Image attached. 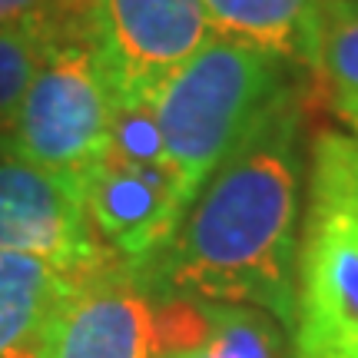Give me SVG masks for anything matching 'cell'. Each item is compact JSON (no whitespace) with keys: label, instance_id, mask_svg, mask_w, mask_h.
I'll use <instances>...</instances> for the list:
<instances>
[{"label":"cell","instance_id":"9c48e42d","mask_svg":"<svg viewBox=\"0 0 358 358\" xmlns=\"http://www.w3.org/2000/svg\"><path fill=\"white\" fill-rule=\"evenodd\" d=\"M159 358H282V342L259 308L173 295L163 302Z\"/></svg>","mask_w":358,"mask_h":358},{"label":"cell","instance_id":"3957f363","mask_svg":"<svg viewBox=\"0 0 358 358\" xmlns=\"http://www.w3.org/2000/svg\"><path fill=\"white\" fill-rule=\"evenodd\" d=\"M282 90L279 60L216 37L156 90V120L186 213Z\"/></svg>","mask_w":358,"mask_h":358},{"label":"cell","instance_id":"7a4b0ae2","mask_svg":"<svg viewBox=\"0 0 358 358\" xmlns=\"http://www.w3.org/2000/svg\"><path fill=\"white\" fill-rule=\"evenodd\" d=\"M289 332L295 358H358V140L335 129L312 143Z\"/></svg>","mask_w":358,"mask_h":358},{"label":"cell","instance_id":"8fae6325","mask_svg":"<svg viewBox=\"0 0 358 358\" xmlns=\"http://www.w3.org/2000/svg\"><path fill=\"white\" fill-rule=\"evenodd\" d=\"M73 279L43 259L0 252V358H47Z\"/></svg>","mask_w":358,"mask_h":358},{"label":"cell","instance_id":"9a60e30c","mask_svg":"<svg viewBox=\"0 0 358 358\" xmlns=\"http://www.w3.org/2000/svg\"><path fill=\"white\" fill-rule=\"evenodd\" d=\"M40 3H43V0H0V24H10V20H20V17L37 13Z\"/></svg>","mask_w":358,"mask_h":358},{"label":"cell","instance_id":"ba28073f","mask_svg":"<svg viewBox=\"0 0 358 358\" xmlns=\"http://www.w3.org/2000/svg\"><path fill=\"white\" fill-rule=\"evenodd\" d=\"M83 199L96 236L136 266L153 259L186 219L173 173L129 163L110 150L87 179Z\"/></svg>","mask_w":358,"mask_h":358},{"label":"cell","instance_id":"4fadbf2b","mask_svg":"<svg viewBox=\"0 0 358 358\" xmlns=\"http://www.w3.org/2000/svg\"><path fill=\"white\" fill-rule=\"evenodd\" d=\"M319 73L335 90V103H358V0H325Z\"/></svg>","mask_w":358,"mask_h":358},{"label":"cell","instance_id":"277c9868","mask_svg":"<svg viewBox=\"0 0 358 358\" xmlns=\"http://www.w3.org/2000/svg\"><path fill=\"white\" fill-rule=\"evenodd\" d=\"M113 129V93L90 43L60 40L37 70L10 143L30 163L73 182L80 192L103 163Z\"/></svg>","mask_w":358,"mask_h":358},{"label":"cell","instance_id":"5b68a950","mask_svg":"<svg viewBox=\"0 0 358 358\" xmlns=\"http://www.w3.org/2000/svg\"><path fill=\"white\" fill-rule=\"evenodd\" d=\"M213 40L203 0H93L87 43L113 103L153 100Z\"/></svg>","mask_w":358,"mask_h":358},{"label":"cell","instance_id":"5bb4252c","mask_svg":"<svg viewBox=\"0 0 358 358\" xmlns=\"http://www.w3.org/2000/svg\"><path fill=\"white\" fill-rule=\"evenodd\" d=\"M110 153L123 156V159H129V163H140V166L173 173L166 146H163V133H159V120H156L153 100L113 103Z\"/></svg>","mask_w":358,"mask_h":358},{"label":"cell","instance_id":"7c38bea8","mask_svg":"<svg viewBox=\"0 0 358 358\" xmlns=\"http://www.w3.org/2000/svg\"><path fill=\"white\" fill-rule=\"evenodd\" d=\"M60 40L64 34L40 10L0 24V133H10L27 90Z\"/></svg>","mask_w":358,"mask_h":358},{"label":"cell","instance_id":"52a82bcc","mask_svg":"<svg viewBox=\"0 0 358 358\" xmlns=\"http://www.w3.org/2000/svg\"><path fill=\"white\" fill-rule=\"evenodd\" d=\"M136 262L110 259L77 275L57 312L47 358H159L163 302Z\"/></svg>","mask_w":358,"mask_h":358},{"label":"cell","instance_id":"2e32d148","mask_svg":"<svg viewBox=\"0 0 358 358\" xmlns=\"http://www.w3.org/2000/svg\"><path fill=\"white\" fill-rule=\"evenodd\" d=\"M338 110H342V116L358 129V103H338Z\"/></svg>","mask_w":358,"mask_h":358},{"label":"cell","instance_id":"30bf717a","mask_svg":"<svg viewBox=\"0 0 358 358\" xmlns=\"http://www.w3.org/2000/svg\"><path fill=\"white\" fill-rule=\"evenodd\" d=\"M203 7L216 40L319 70L325 0H203Z\"/></svg>","mask_w":358,"mask_h":358},{"label":"cell","instance_id":"8992f818","mask_svg":"<svg viewBox=\"0 0 358 358\" xmlns=\"http://www.w3.org/2000/svg\"><path fill=\"white\" fill-rule=\"evenodd\" d=\"M0 252L43 259L66 275L116 259L90 222L83 192L20 156L7 133H0Z\"/></svg>","mask_w":358,"mask_h":358},{"label":"cell","instance_id":"6da1fadb","mask_svg":"<svg viewBox=\"0 0 358 358\" xmlns=\"http://www.w3.org/2000/svg\"><path fill=\"white\" fill-rule=\"evenodd\" d=\"M302 169L299 110L282 90L199 189L176 236L146 259L156 262L146 279L179 299L266 308L292 329Z\"/></svg>","mask_w":358,"mask_h":358}]
</instances>
